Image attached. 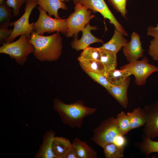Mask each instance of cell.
I'll use <instances>...</instances> for the list:
<instances>
[{
	"mask_svg": "<svg viewBox=\"0 0 158 158\" xmlns=\"http://www.w3.org/2000/svg\"><path fill=\"white\" fill-rule=\"evenodd\" d=\"M99 47L101 51L100 61L103 64L107 72L116 68L117 66L116 54Z\"/></svg>",
	"mask_w": 158,
	"mask_h": 158,
	"instance_id": "obj_22",
	"label": "cell"
},
{
	"mask_svg": "<svg viewBox=\"0 0 158 158\" xmlns=\"http://www.w3.org/2000/svg\"><path fill=\"white\" fill-rule=\"evenodd\" d=\"M53 108L63 123L72 128H80L84 118L94 114L97 110L96 108L86 106L81 101L67 104L58 98L54 100Z\"/></svg>",
	"mask_w": 158,
	"mask_h": 158,
	"instance_id": "obj_2",
	"label": "cell"
},
{
	"mask_svg": "<svg viewBox=\"0 0 158 158\" xmlns=\"http://www.w3.org/2000/svg\"><path fill=\"white\" fill-rule=\"evenodd\" d=\"M95 26H90L88 23L82 30V36L80 39L76 37L72 41V48L77 51L84 50L89 47L90 44L96 42H103L102 40L94 36L91 33L92 30L97 29Z\"/></svg>",
	"mask_w": 158,
	"mask_h": 158,
	"instance_id": "obj_12",
	"label": "cell"
},
{
	"mask_svg": "<svg viewBox=\"0 0 158 158\" xmlns=\"http://www.w3.org/2000/svg\"><path fill=\"white\" fill-rule=\"evenodd\" d=\"M73 4H80L88 9L92 10L94 13H100L104 18L110 20L115 29L124 36L128 33L121 25L117 21L111 12L104 0H73Z\"/></svg>",
	"mask_w": 158,
	"mask_h": 158,
	"instance_id": "obj_9",
	"label": "cell"
},
{
	"mask_svg": "<svg viewBox=\"0 0 158 158\" xmlns=\"http://www.w3.org/2000/svg\"><path fill=\"white\" fill-rule=\"evenodd\" d=\"M37 8L39 16L34 24V30L35 33L43 35L45 32L51 33L57 31L66 35L68 30L67 19L52 18L40 6H38Z\"/></svg>",
	"mask_w": 158,
	"mask_h": 158,
	"instance_id": "obj_4",
	"label": "cell"
},
{
	"mask_svg": "<svg viewBox=\"0 0 158 158\" xmlns=\"http://www.w3.org/2000/svg\"><path fill=\"white\" fill-rule=\"evenodd\" d=\"M116 118L120 132L124 135L130 130L128 117L125 112L122 111L117 115Z\"/></svg>",
	"mask_w": 158,
	"mask_h": 158,
	"instance_id": "obj_26",
	"label": "cell"
},
{
	"mask_svg": "<svg viewBox=\"0 0 158 158\" xmlns=\"http://www.w3.org/2000/svg\"><path fill=\"white\" fill-rule=\"evenodd\" d=\"M13 31V29L0 27V43L2 45L6 42L8 38L11 35Z\"/></svg>",
	"mask_w": 158,
	"mask_h": 158,
	"instance_id": "obj_32",
	"label": "cell"
},
{
	"mask_svg": "<svg viewBox=\"0 0 158 158\" xmlns=\"http://www.w3.org/2000/svg\"><path fill=\"white\" fill-rule=\"evenodd\" d=\"M37 0V4L39 6L47 12L49 16H54L56 19H61L58 14L59 9L65 10L68 9L64 2L59 0Z\"/></svg>",
	"mask_w": 158,
	"mask_h": 158,
	"instance_id": "obj_16",
	"label": "cell"
},
{
	"mask_svg": "<svg viewBox=\"0 0 158 158\" xmlns=\"http://www.w3.org/2000/svg\"><path fill=\"white\" fill-rule=\"evenodd\" d=\"M101 51L100 47H89L81 52L78 59L100 61Z\"/></svg>",
	"mask_w": 158,
	"mask_h": 158,
	"instance_id": "obj_27",
	"label": "cell"
},
{
	"mask_svg": "<svg viewBox=\"0 0 158 158\" xmlns=\"http://www.w3.org/2000/svg\"><path fill=\"white\" fill-rule=\"evenodd\" d=\"M149 55L155 61L158 62V38H154L150 42Z\"/></svg>",
	"mask_w": 158,
	"mask_h": 158,
	"instance_id": "obj_30",
	"label": "cell"
},
{
	"mask_svg": "<svg viewBox=\"0 0 158 158\" xmlns=\"http://www.w3.org/2000/svg\"><path fill=\"white\" fill-rule=\"evenodd\" d=\"M38 5L37 0H28L26 2L24 12L17 20L10 22L9 26H13L12 32L6 41V43H10L18 36L25 34L30 39L34 30V23H29L30 16L33 9Z\"/></svg>",
	"mask_w": 158,
	"mask_h": 158,
	"instance_id": "obj_5",
	"label": "cell"
},
{
	"mask_svg": "<svg viewBox=\"0 0 158 158\" xmlns=\"http://www.w3.org/2000/svg\"><path fill=\"white\" fill-rule=\"evenodd\" d=\"M55 134V131L52 130L47 131L44 134L42 142L35 155V158H55L52 150V142Z\"/></svg>",
	"mask_w": 158,
	"mask_h": 158,
	"instance_id": "obj_13",
	"label": "cell"
},
{
	"mask_svg": "<svg viewBox=\"0 0 158 158\" xmlns=\"http://www.w3.org/2000/svg\"><path fill=\"white\" fill-rule=\"evenodd\" d=\"M6 0H0V4L5 3Z\"/></svg>",
	"mask_w": 158,
	"mask_h": 158,
	"instance_id": "obj_36",
	"label": "cell"
},
{
	"mask_svg": "<svg viewBox=\"0 0 158 158\" xmlns=\"http://www.w3.org/2000/svg\"><path fill=\"white\" fill-rule=\"evenodd\" d=\"M29 40L26 35H22L15 42L4 43L0 47V53L9 55L11 58L22 65L29 55L34 51V47L29 42Z\"/></svg>",
	"mask_w": 158,
	"mask_h": 158,
	"instance_id": "obj_3",
	"label": "cell"
},
{
	"mask_svg": "<svg viewBox=\"0 0 158 158\" xmlns=\"http://www.w3.org/2000/svg\"><path fill=\"white\" fill-rule=\"evenodd\" d=\"M127 114L129 118L130 130L145 125L146 119L143 109L141 108L137 107Z\"/></svg>",
	"mask_w": 158,
	"mask_h": 158,
	"instance_id": "obj_21",
	"label": "cell"
},
{
	"mask_svg": "<svg viewBox=\"0 0 158 158\" xmlns=\"http://www.w3.org/2000/svg\"><path fill=\"white\" fill-rule=\"evenodd\" d=\"M130 82L129 76L121 85L118 86L111 85L107 90L125 108H126L128 103L127 90Z\"/></svg>",
	"mask_w": 158,
	"mask_h": 158,
	"instance_id": "obj_14",
	"label": "cell"
},
{
	"mask_svg": "<svg viewBox=\"0 0 158 158\" xmlns=\"http://www.w3.org/2000/svg\"><path fill=\"white\" fill-rule=\"evenodd\" d=\"M120 69L131 73L135 77V82L138 86H142L146 83L148 77L153 73L158 72V67L149 63L147 57L141 60H137L123 65Z\"/></svg>",
	"mask_w": 158,
	"mask_h": 158,
	"instance_id": "obj_8",
	"label": "cell"
},
{
	"mask_svg": "<svg viewBox=\"0 0 158 158\" xmlns=\"http://www.w3.org/2000/svg\"><path fill=\"white\" fill-rule=\"evenodd\" d=\"M12 9L5 3L0 4V27L8 28L11 18L13 16Z\"/></svg>",
	"mask_w": 158,
	"mask_h": 158,
	"instance_id": "obj_25",
	"label": "cell"
},
{
	"mask_svg": "<svg viewBox=\"0 0 158 158\" xmlns=\"http://www.w3.org/2000/svg\"><path fill=\"white\" fill-rule=\"evenodd\" d=\"M79 64L85 72L101 74L105 76L107 71L100 61L78 59Z\"/></svg>",
	"mask_w": 158,
	"mask_h": 158,
	"instance_id": "obj_20",
	"label": "cell"
},
{
	"mask_svg": "<svg viewBox=\"0 0 158 158\" xmlns=\"http://www.w3.org/2000/svg\"><path fill=\"white\" fill-rule=\"evenodd\" d=\"M65 158H78L72 144V146L67 154Z\"/></svg>",
	"mask_w": 158,
	"mask_h": 158,
	"instance_id": "obj_35",
	"label": "cell"
},
{
	"mask_svg": "<svg viewBox=\"0 0 158 158\" xmlns=\"http://www.w3.org/2000/svg\"><path fill=\"white\" fill-rule=\"evenodd\" d=\"M157 103L158 104V101H157Z\"/></svg>",
	"mask_w": 158,
	"mask_h": 158,
	"instance_id": "obj_39",
	"label": "cell"
},
{
	"mask_svg": "<svg viewBox=\"0 0 158 158\" xmlns=\"http://www.w3.org/2000/svg\"><path fill=\"white\" fill-rule=\"evenodd\" d=\"M59 0L61 1L62 2H65V1L69 2L70 1V0Z\"/></svg>",
	"mask_w": 158,
	"mask_h": 158,
	"instance_id": "obj_37",
	"label": "cell"
},
{
	"mask_svg": "<svg viewBox=\"0 0 158 158\" xmlns=\"http://www.w3.org/2000/svg\"><path fill=\"white\" fill-rule=\"evenodd\" d=\"M5 3L8 6L12 8L14 16L18 15L20 9L23 4L21 0H6Z\"/></svg>",
	"mask_w": 158,
	"mask_h": 158,
	"instance_id": "obj_31",
	"label": "cell"
},
{
	"mask_svg": "<svg viewBox=\"0 0 158 158\" xmlns=\"http://www.w3.org/2000/svg\"><path fill=\"white\" fill-rule=\"evenodd\" d=\"M72 143L67 138L55 137L52 143V150L55 158H65Z\"/></svg>",
	"mask_w": 158,
	"mask_h": 158,
	"instance_id": "obj_15",
	"label": "cell"
},
{
	"mask_svg": "<svg viewBox=\"0 0 158 158\" xmlns=\"http://www.w3.org/2000/svg\"><path fill=\"white\" fill-rule=\"evenodd\" d=\"M74 9V11L67 18L68 30L66 35L68 37L76 36L90 20L95 17L92 14L91 10L80 4H75Z\"/></svg>",
	"mask_w": 158,
	"mask_h": 158,
	"instance_id": "obj_7",
	"label": "cell"
},
{
	"mask_svg": "<svg viewBox=\"0 0 158 158\" xmlns=\"http://www.w3.org/2000/svg\"><path fill=\"white\" fill-rule=\"evenodd\" d=\"M140 36L133 32L131 35V39L123 47V52L127 61L130 63L143 56L144 50L140 40Z\"/></svg>",
	"mask_w": 158,
	"mask_h": 158,
	"instance_id": "obj_11",
	"label": "cell"
},
{
	"mask_svg": "<svg viewBox=\"0 0 158 158\" xmlns=\"http://www.w3.org/2000/svg\"><path fill=\"white\" fill-rule=\"evenodd\" d=\"M28 0H21L22 2L24 4L25 2H26Z\"/></svg>",
	"mask_w": 158,
	"mask_h": 158,
	"instance_id": "obj_38",
	"label": "cell"
},
{
	"mask_svg": "<svg viewBox=\"0 0 158 158\" xmlns=\"http://www.w3.org/2000/svg\"><path fill=\"white\" fill-rule=\"evenodd\" d=\"M93 133L91 140L102 148L107 144L113 142L116 137L121 135L116 118L113 116L109 117L102 121L94 129Z\"/></svg>",
	"mask_w": 158,
	"mask_h": 158,
	"instance_id": "obj_6",
	"label": "cell"
},
{
	"mask_svg": "<svg viewBox=\"0 0 158 158\" xmlns=\"http://www.w3.org/2000/svg\"><path fill=\"white\" fill-rule=\"evenodd\" d=\"M113 143L118 147H124L127 143L126 140L123 135H120L116 137Z\"/></svg>",
	"mask_w": 158,
	"mask_h": 158,
	"instance_id": "obj_33",
	"label": "cell"
},
{
	"mask_svg": "<svg viewBox=\"0 0 158 158\" xmlns=\"http://www.w3.org/2000/svg\"><path fill=\"white\" fill-rule=\"evenodd\" d=\"M147 35L152 36L154 38H158V23L155 27L151 26L148 27Z\"/></svg>",
	"mask_w": 158,
	"mask_h": 158,
	"instance_id": "obj_34",
	"label": "cell"
},
{
	"mask_svg": "<svg viewBox=\"0 0 158 158\" xmlns=\"http://www.w3.org/2000/svg\"><path fill=\"white\" fill-rule=\"evenodd\" d=\"M86 73L93 80L108 90L111 86L105 76L99 74L87 72Z\"/></svg>",
	"mask_w": 158,
	"mask_h": 158,
	"instance_id": "obj_29",
	"label": "cell"
},
{
	"mask_svg": "<svg viewBox=\"0 0 158 158\" xmlns=\"http://www.w3.org/2000/svg\"><path fill=\"white\" fill-rule=\"evenodd\" d=\"M103 148L107 158H121L123 157L124 147H118L113 142L107 144Z\"/></svg>",
	"mask_w": 158,
	"mask_h": 158,
	"instance_id": "obj_24",
	"label": "cell"
},
{
	"mask_svg": "<svg viewBox=\"0 0 158 158\" xmlns=\"http://www.w3.org/2000/svg\"><path fill=\"white\" fill-rule=\"evenodd\" d=\"M136 145L140 151L147 156L153 152H158V141H154L150 138L143 136L142 140Z\"/></svg>",
	"mask_w": 158,
	"mask_h": 158,
	"instance_id": "obj_23",
	"label": "cell"
},
{
	"mask_svg": "<svg viewBox=\"0 0 158 158\" xmlns=\"http://www.w3.org/2000/svg\"><path fill=\"white\" fill-rule=\"evenodd\" d=\"M123 36L120 32L115 29L111 39L107 42L104 44L100 47L116 54L121 47L128 42V40Z\"/></svg>",
	"mask_w": 158,
	"mask_h": 158,
	"instance_id": "obj_18",
	"label": "cell"
},
{
	"mask_svg": "<svg viewBox=\"0 0 158 158\" xmlns=\"http://www.w3.org/2000/svg\"><path fill=\"white\" fill-rule=\"evenodd\" d=\"M78 158H96L97 152L85 141L76 138L72 143Z\"/></svg>",
	"mask_w": 158,
	"mask_h": 158,
	"instance_id": "obj_17",
	"label": "cell"
},
{
	"mask_svg": "<svg viewBox=\"0 0 158 158\" xmlns=\"http://www.w3.org/2000/svg\"><path fill=\"white\" fill-rule=\"evenodd\" d=\"M109 3L121 15L126 18L127 10L126 7L128 0H108Z\"/></svg>",
	"mask_w": 158,
	"mask_h": 158,
	"instance_id": "obj_28",
	"label": "cell"
},
{
	"mask_svg": "<svg viewBox=\"0 0 158 158\" xmlns=\"http://www.w3.org/2000/svg\"><path fill=\"white\" fill-rule=\"evenodd\" d=\"M29 41L34 47V56L41 61H56L61 55L62 39L59 32L49 36H44L38 34L34 31Z\"/></svg>",
	"mask_w": 158,
	"mask_h": 158,
	"instance_id": "obj_1",
	"label": "cell"
},
{
	"mask_svg": "<svg viewBox=\"0 0 158 158\" xmlns=\"http://www.w3.org/2000/svg\"><path fill=\"white\" fill-rule=\"evenodd\" d=\"M132 75L131 73L126 70L115 68L108 71L105 77L111 85L118 86L122 84Z\"/></svg>",
	"mask_w": 158,
	"mask_h": 158,
	"instance_id": "obj_19",
	"label": "cell"
},
{
	"mask_svg": "<svg viewBox=\"0 0 158 158\" xmlns=\"http://www.w3.org/2000/svg\"><path fill=\"white\" fill-rule=\"evenodd\" d=\"M143 111L146 122L142 132L145 136L153 139L158 136V104L145 105Z\"/></svg>",
	"mask_w": 158,
	"mask_h": 158,
	"instance_id": "obj_10",
	"label": "cell"
}]
</instances>
